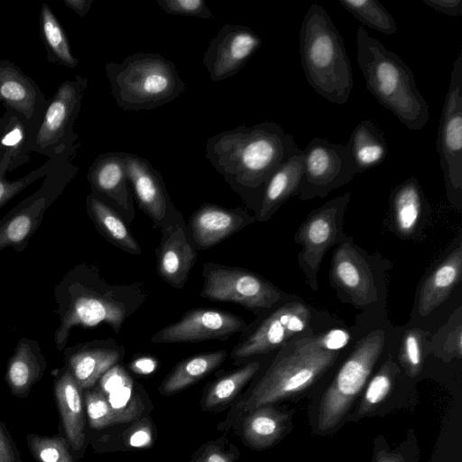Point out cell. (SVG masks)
<instances>
[{
    "label": "cell",
    "mask_w": 462,
    "mask_h": 462,
    "mask_svg": "<svg viewBox=\"0 0 462 462\" xmlns=\"http://www.w3.org/2000/svg\"><path fill=\"white\" fill-rule=\"evenodd\" d=\"M291 134L275 122L240 125L208 138L206 158L226 183L259 208L266 181L298 149Z\"/></svg>",
    "instance_id": "cell-1"
},
{
    "label": "cell",
    "mask_w": 462,
    "mask_h": 462,
    "mask_svg": "<svg viewBox=\"0 0 462 462\" xmlns=\"http://www.w3.org/2000/svg\"><path fill=\"white\" fill-rule=\"evenodd\" d=\"M68 279L60 323L54 334L60 350L65 346L70 330L78 325L94 327L106 323L119 333L147 297L141 283L111 285L96 269L85 265L77 267Z\"/></svg>",
    "instance_id": "cell-2"
},
{
    "label": "cell",
    "mask_w": 462,
    "mask_h": 462,
    "mask_svg": "<svg viewBox=\"0 0 462 462\" xmlns=\"http://www.w3.org/2000/svg\"><path fill=\"white\" fill-rule=\"evenodd\" d=\"M349 335L341 329L282 346L244 403L245 411L295 395L310 387L335 362Z\"/></svg>",
    "instance_id": "cell-3"
},
{
    "label": "cell",
    "mask_w": 462,
    "mask_h": 462,
    "mask_svg": "<svg viewBox=\"0 0 462 462\" xmlns=\"http://www.w3.org/2000/svg\"><path fill=\"white\" fill-rule=\"evenodd\" d=\"M356 60L367 90L378 103L409 130H421L430 118L429 106L412 70L363 26L356 30Z\"/></svg>",
    "instance_id": "cell-4"
},
{
    "label": "cell",
    "mask_w": 462,
    "mask_h": 462,
    "mask_svg": "<svg viewBox=\"0 0 462 462\" xmlns=\"http://www.w3.org/2000/svg\"><path fill=\"white\" fill-rule=\"evenodd\" d=\"M300 54L308 83L331 103L347 102L354 87L351 63L344 40L328 12L313 4L300 30Z\"/></svg>",
    "instance_id": "cell-5"
},
{
    "label": "cell",
    "mask_w": 462,
    "mask_h": 462,
    "mask_svg": "<svg viewBox=\"0 0 462 462\" xmlns=\"http://www.w3.org/2000/svg\"><path fill=\"white\" fill-rule=\"evenodd\" d=\"M111 95L124 111L152 110L186 89L173 61L156 52H135L105 65Z\"/></svg>",
    "instance_id": "cell-6"
},
{
    "label": "cell",
    "mask_w": 462,
    "mask_h": 462,
    "mask_svg": "<svg viewBox=\"0 0 462 462\" xmlns=\"http://www.w3.org/2000/svg\"><path fill=\"white\" fill-rule=\"evenodd\" d=\"M88 79L75 75L63 81L47 103L30 151L53 160L72 161L80 144L74 125L81 109Z\"/></svg>",
    "instance_id": "cell-7"
},
{
    "label": "cell",
    "mask_w": 462,
    "mask_h": 462,
    "mask_svg": "<svg viewBox=\"0 0 462 462\" xmlns=\"http://www.w3.org/2000/svg\"><path fill=\"white\" fill-rule=\"evenodd\" d=\"M384 340V332L377 329L357 342L322 395L318 414L319 431L334 429L349 411L379 359Z\"/></svg>",
    "instance_id": "cell-8"
},
{
    "label": "cell",
    "mask_w": 462,
    "mask_h": 462,
    "mask_svg": "<svg viewBox=\"0 0 462 462\" xmlns=\"http://www.w3.org/2000/svg\"><path fill=\"white\" fill-rule=\"evenodd\" d=\"M79 172L69 160H59L43 178L38 189L12 208L0 220V251H22L41 225L46 210L61 195Z\"/></svg>",
    "instance_id": "cell-9"
},
{
    "label": "cell",
    "mask_w": 462,
    "mask_h": 462,
    "mask_svg": "<svg viewBox=\"0 0 462 462\" xmlns=\"http://www.w3.org/2000/svg\"><path fill=\"white\" fill-rule=\"evenodd\" d=\"M202 277L200 296L211 301L235 303L257 313L281 299L276 287L245 268L205 263Z\"/></svg>",
    "instance_id": "cell-10"
},
{
    "label": "cell",
    "mask_w": 462,
    "mask_h": 462,
    "mask_svg": "<svg viewBox=\"0 0 462 462\" xmlns=\"http://www.w3.org/2000/svg\"><path fill=\"white\" fill-rule=\"evenodd\" d=\"M437 151L448 197L458 204L462 192V50L451 70L439 125Z\"/></svg>",
    "instance_id": "cell-11"
},
{
    "label": "cell",
    "mask_w": 462,
    "mask_h": 462,
    "mask_svg": "<svg viewBox=\"0 0 462 462\" xmlns=\"http://www.w3.org/2000/svg\"><path fill=\"white\" fill-rule=\"evenodd\" d=\"M303 151L302 199L325 196L333 189L348 183L356 175L347 143H333L315 137Z\"/></svg>",
    "instance_id": "cell-12"
},
{
    "label": "cell",
    "mask_w": 462,
    "mask_h": 462,
    "mask_svg": "<svg viewBox=\"0 0 462 462\" xmlns=\"http://www.w3.org/2000/svg\"><path fill=\"white\" fill-rule=\"evenodd\" d=\"M126 170L138 207L162 234L185 226L184 217L173 204L161 172L145 158L125 152Z\"/></svg>",
    "instance_id": "cell-13"
},
{
    "label": "cell",
    "mask_w": 462,
    "mask_h": 462,
    "mask_svg": "<svg viewBox=\"0 0 462 462\" xmlns=\"http://www.w3.org/2000/svg\"><path fill=\"white\" fill-rule=\"evenodd\" d=\"M262 43L261 37L250 27L225 23L209 42L203 56L210 79L218 82L237 74Z\"/></svg>",
    "instance_id": "cell-14"
},
{
    "label": "cell",
    "mask_w": 462,
    "mask_h": 462,
    "mask_svg": "<svg viewBox=\"0 0 462 462\" xmlns=\"http://www.w3.org/2000/svg\"><path fill=\"white\" fill-rule=\"evenodd\" d=\"M247 329L239 316L225 310L193 309L182 317L154 333L152 343H195L205 340H226Z\"/></svg>",
    "instance_id": "cell-15"
},
{
    "label": "cell",
    "mask_w": 462,
    "mask_h": 462,
    "mask_svg": "<svg viewBox=\"0 0 462 462\" xmlns=\"http://www.w3.org/2000/svg\"><path fill=\"white\" fill-rule=\"evenodd\" d=\"M310 320V311L300 302L286 303L275 310L231 351L232 359L265 354L285 345L303 331Z\"/></svg>",
    "instance_id": "cell-16"
},
{
    "label": "cell",
    "mask_w": 462,
    "mask_h": 462,
    "mask_svg": "<svg viewBox=\"0 0 462 462\" xmlns=\"http://www.w3.org/2000/svg\"><path fill=\"white\" fill-rule=\"evenodd\" d=\"M349 199L350 193L347 192L311 212L298 234L302 245L301 263L313 290L317 287L316 277L319 264L336 239L337 220L345 211Z\"/></svg>",
    "instance_id": "cell-17"
},
{
    "label": "cell",
    "mask_w": 462,
    "mask_h": 462,
    "mask_svg": "<svg viewBox=\"0 0 462 462\" xmlns=\"http://www.w3.org/2000/svg\"><path fill=\"white\" fill-rule=\"evenodd\" d=\"M91 192L111 206L130 225L134 219V196L128 180L125 152L99 154L88 168Z\"/></svg>",
    "instance_id": "cell-18"
},
{
    "label": "cell",
    "mask_w": 462,
    "mask_h": 462,
    "mask_svg": "<svg viewBox=\"0 0 462 462\" xmlns=\"http://www.w3.org/2000/svg\"><path fill=\"white\" fill-rule=\"evenodd\" d=\"M245 208H227L214 203L201 204L190 216L188 231L195 249H208L254 223Z\"/></svg>",
    "instance_id": "cell-19"
},
{
    "label": "cell",
    "mask_w": 462,
    "mask_h": 462,
    "mask_svg": "<svg viewBox=\"0 0 462 462\" xmlns=\"http://www.w3.org/2000/svg\"><path fill=\"white\" fill-rule=\"evenodd\" d=\"M0 103L22 115L34 133L42 119L47 98L37 83L14 62L0 60Z\"/></svg>",
    "instance_id": "cell-20"
},
{
    "label": "cell",
    "mask_w": 462,
    "mask_h": 462,
    "mask_svg": "<svg viewBox=\"0 0 462 462\" xmlns=\"http://www.w3.org/2000/svg\"><path fill=\"white\" fill-rule=\"evenodd\" d=\"M197 251L189 241L185 226H178L162 234L157 249L160 277L174 289H181L195 265Z\"/></svg>",
    "instance_id": "cell-21"
},
{
    "label": "cell",
    "mask_w": 462,
    "mask_h": 462,
    "mask_svg": "<svg viewBox=\"0 0 462 462\" xmlns=\"http://www.w3.org/2000/svg\"><path fill=\"white\" fill-rule=\"evenodd\" d=\"M331 274L334 282L360 305L376 300V289L364 258L348 243L335 251Z\"/></svg>",
    "instance_id": "cell-22"
},
{
    "label": "cell",
    "mask_w": 462,
    "mask_h": 462,
    "mask_svg": "<svg viewBox=\"0 0 462 462\" xmlns=\"http://www.w3.org/2000/svg\"><path fill=\"white\" fill-rule=\"evenodd\" d=\"M303 151L291 152L266 181L255 219L266 221L291 196L300 191L303 177Z\"/></svg>",
    "instance_id": "cell-23"
},
{
    "label": "cell",
    "mask_w": 462,
    "mask_h": 462,
    "mask_svg": "<svg viewBox=\"0 0 462 462\" xmlns=\"http://www.w3.org/2000/svg\"><path fill=\"white\" fill-rule=\"evenodd\" d=\"M125 352V348L114 341L98 342L72 353L68 360V369L81 391L88 389L119 363Z\"/></svg>",
    "instance_id": "cell-24"
},
{
    "label": "cell",
    "mask_w": 462,
    "mask_h": 462,
    "mask_svg": "<svg viewBox=\"0 0 462 462\" xmlns=\"http://www.w3.org/2000/svg\"><path fill=\"white\" fill-rule=\"evenodd\" d=\"M54 393L63 429L70 448L79 450L85 443V416L81 389L69 369L54 383Z\"/></svg>",
    "instance_id": "cell-25"
},
{
    "label": "cell",
    "mask_w": 462,
    "mask_h": 462,
    "mask_svg": "<svg viewBox=\"0 0 462 462\" xmlns=\"http://www.w3.org/2000/svg\"><path fill=\"white\" fill-rule=\"evenodd\" d=\"M45 367L37 342L21 339L6 368L5 379L12 393L19 398L25 397L42 377Z\"/></svg>",
    "instance_id": "cell-26"
},
{
    "label": "cell",
    "mask_w": 462,
    "mask_h": 462,
    "mask_svg": "<svg viewBox=\"0 0 462 462\" xmlns=\"http://www.w3.org/2000/svg\"><path fill=\"white\" fill-rule=\"evenodd\" d=\"M462 249L457 247L445 258L423 282L419 298L420 316L429 315L442 304L460 280Z\"/></svg>",
    "instance_id": "cell-27"
},
{
    "label": "cell",
    "mask_w": 462,
    "mask_h": 462,
    "mask_svg": "<svg viewBox=\"0 0 462 462\" xmlns=\"http://www.w3.org/2000/svg\"><path fill=\"white\" fill-rule=\"evenodd\" d=\"M86 208L98 232L109 243L128 254H142L127 223L111 206L90 192L86 198Z\"/></svg>",
    "instance_id": "cell-28"
},
{
    "label": "cell",
    "mask_w": 462,
    "mask_h": 462,
    "mask_svg": "<svg viewBox=\"0 0 462 462\" xmlns=\"http://www.w3.org/2000/svg\"><path fill=\"white\" fill-rule=\"evenodd\" d=\"M33 130L20 114L5 109L0 117V163L3 159L10 161L9 171L28 163Z\"/></svg>",
    "instance_id": "cell-29"
},
{
    "label": "cell",
    "mask_w": 462,
    "mask_h": 462,
    "mask_svg": "<svg viewBox=\"0 0 462 462\" xmlns=\"http://www.w3.org/2000/svg\"><path fill=\"white\" fill-rule=\"evenodd\" d=\"M346 143L356 174L379 166L388 153L384 134L372 120H363L357 124Z\"/></svg>",
    "instance_id": "cell-30"
},
{
    "label": "cell",
    "mask_w": 462,
    "mask_h": 462,
    "mask_svg": "<svg viewBox=\"0 0 462 462\" xmlns=\"http://www.w3.org/2000/svg\"><path fill=\"white\" fill-rule=\"evenodd\" d=\"M291 417L272 407L262 406L245 418L242 438L254 448L263 449L273 446L285 433Z\"/></svg>",
    "instance_id": "cell-31"
},
{
    "label": "cell",
    "mask_w": 462,
    "mask_h": 462,
    "mask_svg": "<svg viewBox=\"0 0 462 462\" xmlns=\"http://www.w3.org/2000/svg\"><path fill=\"white\" fill-rule=\"evenodd\" d=\"M227 356V351L221 349L183 359L162 383L161 393L171 395L193 384L220 366Z\"/></svg>",
    "instance_id": "cell-32"
},
{
    "label": "cell",
    "mask_w": 462,
    "mask_h": 462,
    "mask_svg": "<svg viewBox=\"0 0 462 462\" xmlns=\"http://www.w3.org/2000/svg\"><path fill=\"white\" fill-rule=\"evenodd\" d=\"M40 38L50 63L73 69L79 60L71 51L67 34L48 4L43 3L39 14Z\"/></svg>",
    "instance_id": "cell-33"
},
{
    "label": "cell",
    "mask_w": 462,
    "mask_h": 462,
    "mask_svg": "<svg viewBox=\"0 0 462 462\" xmlns=\"http://www.w3.org/2000/svg\"><path fill=\"white\" fill-rule=\"evenodd\" d=\"M391 203L398 231L402 235L413 232L423 209V196L415 177L402 181L392 192Z\"/></svg>",
    "instance_id": "cell-34"
},
{
    "label": "cell",
    "mask_w": 462,
    "mask_h": 462,
    "mask_svg": "<svg viewBox=\"0 0 462 462\" xmlns=\"http://www.w3.org/2000/svg\"><path fill=\"white\" fill-rule=\"evenodd\" d=\"M85 404L89 425L93 429H102L116 423L128 422L139 414L136 403L125 408H114L102 392L88 391Z\"/></svg>",
    "instance_id": "cell-35"
},
{
    "label": "cell",
    "mask_w": 462,
    "mask_h": 462,
    "mask_svg": "<svg viewBox=\"0 0 462 462\" xmlns=\"http://www.w3.org/2000/svg\"><path fill=\"white\" fill-rule=\"evenodd\" d=\"M342 7L364 25L385 35L397 32L393 15L378 0H338Z\"/></svg>",
    "instance_id": "cell-36"
},
{
    "label": "cell",
    "mask_w": 462,
    "mask_h": 462,
    "mask_svg": "<svg viewBox=\"0 0 462 462\" xmlns=\"http://www.w3.org/2000/svg\"><path fill=\"white\" fill-rule=\"evenodd\" d=\"M259 368V362H252L218 379L208 389L203 406L209 409L231 401L253 378Z\"/></svg>",
    "instance_id": "cell-37"
},
{
    "label": "cell",
    "mask_w": 462,
    "mask_h": 462,
    "mask_svg": "<svg viewBox=\"0 0 462 462\" xmlns=\"http://www.w3.org/2000/svg\"><path fill=\"white\" fill-rule=\"evenodd\" d=\"M398 371L393 359L388 358L369 382L356 411L358 417L373 411L387 398Z\"/></svg>",
    "instance_id": "cell-38"
},
{
    "label": "cell",
    "mask_w": 462,
    "mask_h": 462,
    "mask_svg": "<svg viewBox=\"0 0 462 462\" xmlns=\"http://www.w3.org/2000/svg\"><path fill=\"white\" fill-rule=\"evenodd\" d=\"M28 448L37 462H75L68 440L59 436L29 434Z\"/></svg>",
    "instance_id": "cell-39"
},
{
    "label": "cell",
    "mask_w": 462,
    "mask_h": 462,
    "mask_svg": "<svg viewBox=\"0 0 462 462\" xmlns=\"http://www.w3.org/2000/svg\"><path fill=\"white\" fill-rule=\"evenodd\" d=\"M58 161L59 160L47 159L43 164L28 172L26 175L11 180L5 178L6 173H10V161L8 159H3L0 163V208L23 190L27 186L41 178H44Z\"/></svg>",
    "instance_id": "cell-40"
},
{
    "label": "cell",
    "mask_w": 462,
    "mask_h": 462,
    "mask_svg": "<svg viewBox=\"0 0 462 462\" xmlns=\"http://www.w3.org/2000/svg\"><path fill=\"white\" fill-rule=\"evenodd\" d=\"M400 361L407 374L418 375L422 365V336L417 329L408 330L402 340Z\"/></svg>",
    "instance_id": "cell-41"
},
{
    "label": "cell",
    "mask_w": 462,
    "mask_h": 462,
    "mask_svg": "<svg viewBox=\"0 0 462 462\" xmlns=\"http://www.w3.org/2000/svg\"><path fill=\"white\" fill-rule=\"evenodd\" d=\"M157 5L165 13L175 15L211 19L213 14L203 0H159Z\"/></svg>",
    "instance_id": "cell-42"
},
{
    "label": "cell",
    "mask_w": 462,
    "mask_h": 462,
    "mask_svg": "<svg viewBox=\"0 0 462 462\" xmlns=\"http://www.w3.org/2000/svg\"><path fill=\"white\" fill-rule=\"evenodd\" d=\"M100 385L102 391L109 394L122 387L133 385V382L123 369L116 365L101 377Z\"/></svg>",
    "instance_id": "cell-43"
},
{
    "label": "cell",
    "mask_w": 462,
    "mask_h": 462,
    "mask_svg": "<svg viewBox=\"0 0 462 462\" xmlns=\"http://www.w3.org/2000/svg\"><path fill=\"white\" fill-rule=\"evenodd\" d=\"M421 2L441 14L453 17L462 15L461 0H421Z\"/></svg>",
    "instance_id": "cell-44"
},
{
    "label": "cell",
    "mask_w": 462,
    "mask_h": 462,
    "mask_svg": "<svg viewBox=\"0 0 462 462\" xmlns=\"http://www.w3.org/2000/svg\"><path fill=\"white\" fill-rule=\"evenodd\" d=\"M0 462H20L14 442L0 421Z\"/></svg>",
    "instance_id": "cell-45"
},
{
    "label": "cell",
    "mask_w": 462,
    "mask_h": 462,
    "mask_svg": "<svg viewBox=\"0 0 462 462\" xmlns=\"http://www.w3.org/2000/svg\"><path fill=\"white\" fill-rule=\"evenodd\" d=\"M234 455L218 447L207 448L194 462H233Z\"/></svg>",
    "instance_id": "cell-46"
},
{
    "label": "cell",
    "mask_w": 462,
    "mask_h": 462,
    "mask_svg": "<svg viewBox=\"0 0 462 462\" xmlns=\"http://www.w3.org/2000/svg\"><path fill=\"white\" fill-rule=\"evenodd\" d=\"M129 444L135 448L148 446L152 441V432L148 426H139L129 436Z\"/></svg>",
    "instance_id": "cell-47"
},
{
    "label": "cell",
    "mask_w": 462,
    "mask_h": 462,
    "mask_svg": "<svg viewBox=\"0 0 462 462\" xmlns=\"http://www.w3.org/2000/svg\"><path fill=\"white\" fill-rule=\"evenodd\" d=\"M62 2L78 15L84 17L91 9L94 0H62Z\"/></svg>",
    "instance_id": "cell-48"
},
{
    "label": "cell",
    "mask_w": 462,
    "mask_h": 462,
    "mask_svg": "<svg viewBox=\"0 0 462 462\" xmlns=\"http://www.w3.org/2000/svg\"><path fill=\"white\" fill-rule=\"evenodd\" d=\"M373 462H404V460L400 454L380 448H377L376 453L374 452Z\"/></svg>",
    "instance_id": "cell-49"
},
{
    "label": "cell",
    "mask_w": 462,
    "mask_h": 462,
    "mask_svg": "<svg viewBox=\"0 0 462 462\" xmlns=\"http://www.w3.org/2000/svg\"><path fill=\"white\" fill-rule=\"evenodd\" d=\"M461 337H462V333H461V328L459 326L458 328L454 332V334L452 336L451 342H448V344L452 343V346H450V347L458 358L461 357V354H462Z\"/></svg>",
    "instance_id": "cell-50"
}]
</instances>
